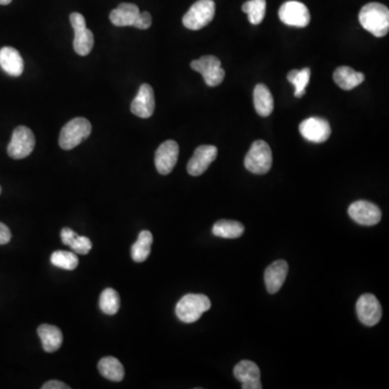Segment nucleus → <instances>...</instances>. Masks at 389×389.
Returning a JSON list of instances; mask_svg holds the SVG:
<instances>
[{
  "mask_svg": "<svg viewBox=\"0 0 389 389\" xmlns=\"http://www.w3.org/2000/svg\"><path fill=\"white\" fill-rule=\"evenodd\" d=\"M361 27L375 37H384L389 31V10L380 3L363 6L359 12Z\"/></svg>",
  "mask_w": 389,
  "mask_h": 389,
  "instance_id": "1",
  "label": "nucleus"
},
{
  "mask_svg": "<svg viewBox=\"0 0 389 389\" xmlns=\"http://www.w3.org/2000/svg\"><path fill=\"white\" fill-rule=\"evenodd\" d=\"M211 309L209 297L204 295H186L176 304V313L184 323H194Z\"/></svg>",
  "mask_w": 389,
  "mask_h": 389,
  "instance_id": "2",
  "label": "nucleus"
},
{
  "mask_svg": "<svg viewBox=\"0 0 389 389\" xmlns=\"http://www.w3.org/2000/svg\"><path fill=\"white\" fill-rule=\"evenodd\" d=\"M92 131L90 121L83 117H77L69 121L59 133V148L71 150L89 138Z\"/></svg>",
  "mask_w": 389,
  "mask_h": 389,
  "instance_id": "3",
  "label": "nucleus"
},
{
  "mask_svg": "<svg viewBox=\"0 0 389 389\" xmlns=\"http://www.w3.org/2000/svg\"><path fill=\"white\" fill-rule=\"evenodd\" d=\"M273 164V154L265 141L257 140L251 145L245 158V167L254 174H266Z\"/></svg>",
  "mask_w": 389,
  "mask_h": 389,
  "instance_id": "4",
  "label": "nucleus"
},
{
  "mask_svg": "<svg viewBox=\"0 0 389 389\" xmlns=\"http://www.w3.org/2000/svg\"><path fill=\"white\" fill-rule=\"evenodd\" d=\"M215 15V3L213 0H198L183 17L186 29L199 31L211 23Z\"/></svg>",
  "mask_w": 389,
  "mask_h": 389,
  "instance_id": "5",
  "label": "nucleus"
},
{
  "mask_svg": "<svg viewBox=\"0 0 389 389\" xmlns=\"http://www.w3.org/2000/svg\"><path fill=\"white\" fill-rule=\"evenodd\" d=\"M190 67L204 77L206 86L218 87L225 78V71L222 69L221 61L214 55H204L190 63Z\"/></svg>",
  "mask_w": 389,
  "mask_h": 389,
  "instance_id": "6",
  "label": "nucleus"
},
{
  "mask_svg": "<svg viewBox=\"0 0 389 389\" xmlns=\"http://www.w3.org/2000/svg\"><path fill=\"white\" fill-rule=\"evenodd\" d=\"M35 144L33 131L25 126L17 127L13 131L11 141L8 145V155L12 160H24L33 153Z\"/></svg>",
  "mask_w": 389,
  "mask_h": 389,
  "instance_id": "7",
  "label": "nucleus"
},
{
  "mask_svg": "<svg viewBox=\"0 0 389 389\" xmlns=\"http://www.w3.org/2000/svg\"><path fill=\"white\" fill-rule=\"evenodd\" d=\"M71 27L74 29V50L77 55L86 57L94 45V36L90 29H87L86 20L78 12L69 15Z\"/></svg>",
  "mask_w": 389,
  "mask_h": 389,
  "instance_id": "8",
  "label": "nucleus"
},
{
  "mask_svg": "<svg viewBox=\"0 0 389 389\" xmlns=\"http://www.w3.org/2000/svg\"><path fill=\"white\" fill-rule=\"evenodd\" d=\"M279 19L285 25L295 27H306L311 22L309 10L299 1H287L279 9Z\"/></svg>",
  "mask_w": 389,
  "mask_h": 389,
  "instance_id": "9",
  "label": "nucleus"
},
{
  "mask_svg": "<svg viewBox=\"0 0 389 389\" xmlns=\"http://www.w3.org/2000/svg\"><path fill=\"white\" fill-rule=\"evenodd\" d=\"M356 309L359 320L368 327L378 325L382 318V306L380 302L371 293H366L359 297Z\"/></svg>",
  "mask_w": 389,
  "mask_h": 389,
  "instance_id": "10",
  "label": "nucleus"
},
{
  "mask_svg": "<svg viewBox=\"0 0 389 389\" xmlns=\"http://www.w3.org/2000/svg\"><path fill=\"white\" fill-rule=\"evenodd\" d=\"M348 214L356 223L363 226H373L380 223L382 212L376 204L366 200H359L351 204Z\"/></svg>",
  "mask_w": 389,
  "mask_h": 389,
  "instance_id": "11",
  "label": "nucleus"
},
{
  "mask_svg": "<svg viewBox=\"0 0 389 389\" xmlns=\"http://www.w3.org/2000/svg\"><path fill=\"white\" fill-rule=\"evenodd\" d=\"M178 144L174 140H168L162 143L160 148H157L155 154V164L157 171L162 176H168L171 174L176 162H178Z\"/></svg>",
  "mask_w": 389,
  "mask_h": 389,
  "instance_id": "12",
  "label": "nucleus"
},
{
  "mask_svg": "<svg viewBox=\"0 0 389 389\" xmlns=\"http://www.w3.org/2000/svg\"><path fill=\"white\" fill-rule=\"evenodd\" d=\"M299 132L305 140L311 143H323L331 136V127L327 120L319 117H311L302 121Z\"/></svg>",
  "mask_w": 389,
  "mask_h": 389,
  "instance_id": "13",
  "label": "nucleus"
},
{
  "mask_svg": "<svg viewBox=\"0 0 389 389\" xmlns=\"http://www.w3.org/2000/svg\"><path fill=\"white\" fill-rule=\"evenodd\" d=\"M218 157V148L213 145H201L196 148L188 164V172L192 176H199L208 170Z\"/></svg>",
  "mask_w": 389,
  "mask_h": 389,
  "instance_id": "14",
  "label": "nucleus"
},
{
  "mask_svg": "<svg viewBox=\"0 0 389 389\" xmlns=\"http://www.w3.org/2000/svg\"><path fill=\"white\" fill-rule=\"evenodd\" d=\"M234 375L239 382H241L242 389L263 388L261 383V371L253 361H240L234 369Z\"/></svg>",
  "mask_w": 389,
  "mask_h": 389,
  "instance_id": "15",
  "label": "nucleus"
},
{
  "mask_svg": "<svg viewBox=\"0 0 389 389\" xmlns=\"http://www.w3.org/2000/svg\"><path fill=\"white\" fill-rule=\"evenodd\" d=\"M131 113L140 118H150L155 111V94L152 86L144 83L139 89L138 94L131 103Z\"/></svg>",
  "mask_w": 389,
  "mask_h": 389,
  "instance_id": "16",
  "label": "nucleus"
},
{
  "mask_svg": "<svg viewBox=\"0 0 389 389\" xmlns=\"http://www.w3.org/2000/svg\"><path fill=\"white\" fill-rule=\"evenodd\" d=\"M288 271H289V266L283 260L274 262L266 269L264 281H265L267 291L271 295H275L281 289L285 283V278H287Z\"/></svg>",
  "mask_w": 389,
  "mask_h": 389,
  "instance_id": "17",
  "label": "nucleus"
},
{
  "mask_svg": "<svg viewBox=\"0 0 389 389\" xmlns=\"http://www.w3.org/2000/svg\"><path fill=\"white\" fill-rule=\"evenodd\" d=\"M0 66L10 76L19 77L24 71V61L17 49L3 47L0 50Z\"/></svg>",
  "mask_w": 389,
  "mask_h": 389,
  "instance_id": "18",
  "label": "nucleus"
},
{
  "mask_svg": "<svg viewBox=\"0 0 389 389\" xmlns=\"http://www.w3.org/2000/svg\"><path fill=\"white\" fill-rule=\"evenodd\" d=\"M140 9L134 3H121L109 15V20L115 27H133L140 15Z\"/></svg>",
  "mask_w": 389,
  "mask_h": 389,
  "instance_id": "19",
  "label": "nucleus"
},
{
  "mask_svg": "<svg viewBox=\"0 0 389 389\" xmlns=\"http://www.w3.org/2000/svg\"><path fill=\"white\" fill-rule=\"evenodd\" d=\"M333 80L343 90H353L365 81V75L349 66L337 67L333 74Z\"/></svg>",
  "mask_w": 389,
  "mask_h": 389,
  "instance_id": "20",
  "label": "nucleus"
},
{
  "mask_svg": "<svg viewBox=\"0 0 389 389\" xmlns=\"http://www.w3.org/2000/svg\"><path fill=\"white\" fill-rule=\"evenodd\" d=\"M254 108L262 117H267L274 111V97L269 87L259 83L253 91Z\"/></svg>",
  "mask_w": 389,
  "mask_h": 389,
  "instance_id": "21",
  "label": "nucleus"
},
{
  "mask_svg": "<svg viewBox=\"0 0 389 389\" xmlns=\"http://www.w3.org/2000/svg\"><path fill=\"white\" fill-rule=\"evenodd\" d=\"M39 337L43 343V349L47 353H55L62 346L63 334L59 327L51 325H41L38 327Z\"/></svg>",
  "mask_w": 389,
  "mask_h": 389,
  "instance_id": "22",
  "label": "nucleus"
},
{
  "mask_svg": "<svg viewBox=\"0 0 389 389\" xmlns=\"http://www.w3.org/2000/svg\"><path fill=\"white\" fill-rule=\"evenodd\" d=\"M97 369L100 371L103 378L113 382H121L125 378L124 366L120 361L115 357H104L101 359L97 365Z\"/></svg>",
  "mask_w": 389,
  "mask_h": 389,
  "instance_id": "23",
  "label": "nucleus"
},
{
  "mask_svg": "<svg viewBox=\"0 0 389 389\" xmlns=\"http://www.w3.org/2000/svg\"><path fill=\"white\" fill-rule=\"evenodd\" d=\"M153 235L148 230H142L139 234L138 240L131 248V255L133 261L136 263H143L150 257L153 245Z\"/></svg>",
  "mask_w": 389,
  "mask_h": 389,
  "instance_id": "24",
  "label": "nucleus"
},
{
  "mask_svg": "<svg viewBox=\"0 0 389 389\" xmlns=\"http://www.w3.org/2000/svg\"><path fill=\"white\" fill-rule=\"evenodd\" d=\"M212 233L216 237L224 238V239H236L243 235L245 226L237 221L221 220L214 224Z\"/></svg>",
  "mask_w": 389,
  "mask_h": 389,
  "instance_id": "25",
  "label": "nucleus"
},
{
  "mask_svg": "<svg viewBox=\"0 0 389 389\" xmlns=\"http://www.w3.org/2000/svg\"><path fill=\"white\" fill-rule=\"evenodd\" d=\"M311 79V69H292L288 74V80L295 86V97H302L306 92V87L309 86Z\"/></svg>",
  "mask_w": 389,
  "mask_h": 389,
  "instance_id": "26",
  "label": "nucleus"
},
{
  "mask_svg": "<svg viewBox=\"0 0 389 389\" xmlns=\"http://www.w3.org/2000/svg\"><path fill=\"white\" fill-rule=\"evenodd\" d=\"M242 11L247 13L250 23L261 24L265 17L266 0H249L242 5Z\"/></svg>",
  "mask_w": 389,
  "mask_h": 389,
  "instance_id": "27",
  "label": "nucleus"
},
{
  "mask_svg": "<svg viewBox=\"0 0 389 389\" xmlns=\"http://www.w3.org/2000/svg\"><path fill=\"white\" fill-rule=\"evenodd\" d=\"M120 307V297L118 292L114 289H105L100 297V309L103 313L108 316L115 315L118 313Z\"/></svg>",
  "mask_w": 389,
  "mask_h": 389,
  "instance_id": "28",
  "label": "nucleus"
},
{
  "mask_svg": "<svg viewBox=\"0 0 389 389\" xmlns=\"http://www.w3.org/2000/svg\"><path fill=\"white\" fill-rule=\"evenodd\" d=\"M51 263L66 271H74L79 264L78 257L74 252L55 251L51 255Z\"/></svg>",
  "mask_w": 389,
  "mask_h": 389,
  "instance_id": "29",
  "label": "nucleus"
},
{
  "mask_svg": "<svg viewBox=\"0 0 389 389\" xmlns=\"http://www.w3.org/2000/svg\"><path fill=\"white\" fill-rule=\"evenodd\" d=\"M69 248L74 251V253L86 255L92 249V242H91L89 238L85 237V236H77L74 241L71 242Z\"/></svg>",
  "mask_w": 389,
  "mask_h": 389,
  "instance_id": "30",
  "label": "nucleus"
},
{
  "mask_svg": "<svg viewBox=\"0 0 389 389\" xmlns=\"http://www.w3.org/2000/svg\"><path fill=\"white\" fill-rule=\"evenodd\" d=\"M152 15L148 11L140 12L138 19L133 27L139 29H148L152 27Z\"/></svg>",
  "mask_w": 389,
  "mask_h": 389,
  "instance_id": "31",
  "label": "nucleus"
},
{
  "mask_svg": "<svg viewBox=\"0 0 389 389\" xmlns=\"http://www.w3.org/2000/svg\"><path fill=\"white\" fill-rule=\"evenodd\" d=\"M77 236L78 235L75 233L74 230H71V228H63L62 232H61V239H62L63 243L69 246V247L71 245V242L74 241Z\"/></svg>",
  "mask_w": 389,
  "mask_h": 389,
  "instance_id": "32",
  "label": "nucleus"
},
{
  "mask_svg": "<svg viewBox=\"0 0 389 389\" xmlns=\"http://www.w3.org/2000/svg\"><path fill=\"white\" fill-rule=\"evenodd\" d=\"M11 240V232L3 223H0V246L7 245Z\"/></svg>",
  "mask_w": 389,
  "mask_h": 389,
  "instance_id": "33",
  "label": "nucleus"
},
{
  "mask_svg": "<svg viewBox=\"0 0 389 389\" xmlns=\"http://www.w3.org/2000/svg\"><path fill=\"white\" fill-rule=\"evenodd\" d=\"M43 389H69L71 387L67 386L65 383L59 382V381H49L45 383L41 387Z\"/></svg>",
  "mask_w": 389,
  "mask_h": 389,
  "instance_id": "34",
  "label": "nucleus"
},
{
  "mask_svg": "<svg viewBox=\"0 0 389 389\" xmlns=\"http://www.w3.org/2000/svg\"><path fill=\"white\" fill-rule=\"evenodd\" d=\"M12 0H0V6H7L11 3Z\"/></svg>",
  "mask_w": 389,
  "mask_h": 389,
  "instance_id": "35",
  "label": "nucleus"
},
{
  "mask_svg": "<svg viewBox=\"0 0 389 389\" xmlns=\"http://www.w3.org/2000/svg\"><path fill=\"white\" fill-rule=\"evenodd\" d=\"M0 194H1V188H0Z\"/></svg>",
  "mask_w": 389,
  "mask_h": 389,
  "instance_id": "36",
  "label": "nucleus"
}]
</instances>
